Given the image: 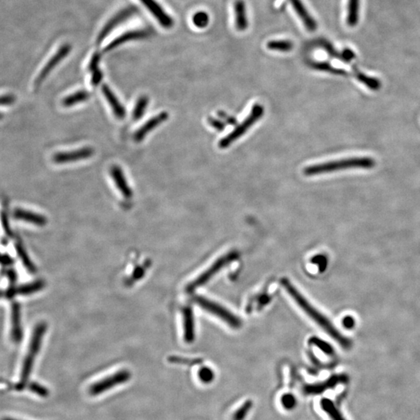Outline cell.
<instances>
[{"label":"cell","instance_id":"obj_17","mask_svg":"<svg viewBox=\"0 0 420 420\" xmlns=\"http://www.w3.org/2000/svg\"><path fill=\"white\" fill-rule=\"evenodd\" d=\"M13 217L16 220H23L38 226H45L48 223L47 218L44 216L23 208H15L13 211Z\"/></svg>","mask_w":420,"mask_h":420},{"label":"cell","instance_id":"obj_1","mask_svg":"<svg viewBox=\"0 0 420 420\" xmlns=\"http://www.w3.org/2000/svg\"><path fill=\"white\" fill-rule=\"evenodd\" d=\"M283 286L284 288L287 290L289 294L290 295L292 298L295 300L298 306L308 314V316L314 320L324 332H327L328 334L332 338V339L336 340L341 346L345 348H349L351 347V342L349 339L345 338L343 335L341 334L340 332L338 331V329L335 327L332 323L324 316L322 314L319 312L318 310L315 309L306 299L300 294V292L296 290L288 279H284L282 281Z\"/></svg>","mask_w":420,"mask_h":420},{"label":"cell","instance_id":"obj_29","mask_svg":"<svg viewBox=\"0 0 420 420\" xmlns=\"http://www.w3.org/2000/svg\"><path fill=\"white\" fill-rule=\"evenodd\" d=\"M149 98L147 96H141L138 98L135 104L133 111V119L135 121L139 120L145 113L148 105Z\"/></svg>","mask_w":420,"mask_h":420},{"label":"cell","instance_id":"obj_22","mask_svg":"<svg viewBox=\"0 0 420 420\" xmlns=\"http://www.w3.org/2000/svg\"><path fill=\"white\" fill-rule=\"evenodd\" d=\"M321 408L329 415L331 420H346L337 409L334 402L327 398L321 399Z\"/></svg>","mask_w":420,"mask_h":420},{"label":"cell","instance_id":"obj_24","mask_svg":"<svg viewBox=\"0 0 420 420\" xmlns=\"http://www.w3.org/2000/svg\"><path fill=\"white\" fill-rule=\"evenodd\" d=\"M43 287V283L41 281H36V282L31 283V284H26V285L21 286L19 288L15 289L11 288L8 291L9 294L10 296H13L15 294L19 295H28L31 293H35V292L39 291Z\"/></svg>","mask_w":420,"mask_h":420},{"label":"cell","instance_id":"obj_15","mask_svg":"<svg viewBox=\"0 0 420 420\" xmlns=\"http://www.w3.org/2000/svg\"><path fill=\"white\" fill-rule=\"evenodd\" d=\"M110 173H111V177H112L113 179H114V183H115L118 189L120 191L122 196H124L126 199H130V198H132V195H133L132 190L131 189V188L129 187V184H128L127 181H126V177H125L124 174L122 172L120 167L114 165V166L111 167V170H110Z\"/></svg>","mask_w":420,"mask_h":420},{"label":"cell","instance_id":"obj_2","mask_svg":"<svg viewBox=\"0 0 420 420\" xmlns=\"http://www.w3.org/2000/svg\"><path fill=\"white\" fill-rule=\"evenodd\" d=\"M376 166V161L370 157H351V158L341 159L332 160L326 163L311 165L304 170V174L306 176H314L326 173L344 170L361 168V169H371Z\"/></svg>","mask_w":420,"mask_h":420},{"label":"cell","instance_id":"obj_5","mask_svg":"<svg viewBox=\"0 0 420 420\" xmlns=\"http://www.w3.org/2000/svg\"><path fill=\"white\" fill-rule=\"evenodd\" d=\"M130 378L131 374L129 370H125V369L118 370L112 375L104 377L99 381L90 384V388H89V394L91 396L101 395L106 391L127 382Z\"/></svg>","mask_w":420,"mask_h":420},{"label":"cell","instance_id":"obj_12","mask_svg":"<svg viewBox=\"0 0 420 420\" xmlns=\"http://www.w3.org/2000/svg\"><path fill=\"white\" fill-rule=\"evenodd\" d=\"M168 118H169V114L167 111H163V112L152 118L151 119L147 121L142 127L139 128L135 132V133L134 134V140L135 142L142 141L149 132H151L153 129H156L161 123L168 120Z\"/></svg>","mask_w":420,"mask_h":420},{"label":"cell","instance_id":"obj_28","mask_svg":"<svg viewBox=\"0 0 420 420\" xmlns=\"http://www.w3.org/2000/svg\"><path fill=\"white\" fill-rule=\"evenodd\" d=\"M310 66L314 68V69L321 70L324 72L330 73V74H336V75H346L345 70L340 68H335L332 66L330 64L324 62H312L310 63Z\"/></svg>","mask_w":420,"mask_h":420},{"label":"cell","instance_id":"obj_13","mask_svg":"<svg viewBox=\"0 0 420 420\" xmlns=\"http://www.w3.org/2000/svg\"><path fill=\"white\" fill-rule=\"evenodd\" d=\"M148 31L145 30H137V31H128L125 34H122L120 36L118 37L115 39L113 40L110 44H108L106 47L104 48V52H110L112 51L115 48L119 47L121 44H124L129 41H133V40L143 39L149 36Z\"/></svg>","mask_w":420,"mask_h":420},{"label":"cell","instance_id":"obj_25","mask_svg":"<svg viewBox=\"0 0 420 420\" xmlns=\"http://www.w3.org/2000/svg\"><path fill=\"white\" fill-rule=\"evenodd\" d=\"M355 76L360 83H363V85H365V86H366L367 88L370 89V90L377 91V90L381 89V83L378 79L365 75L363 73L359 72L357 69H356Z\"/></svg>","mask_w":420,"mask_h":420},{"label":"cell","instance_id":"obj_23","mask_svg":"<svg viewBox=\"0 0 420 420\" xmlns=\"http://www.w3.org/2000/svg\"><path fill=\"white\" fill-rule=\"evenodd\" d=\"M360 0H348L347 11L346 23L348 26L355 27L359 20Z\"/></svg>","mask_w":420,"mask_h":420},{"label":"cell","instance_id":"obj_34","mask_svg":"<svg viewBox=\"0 0 420 420\" xmlns=\"http://www.w3.org/2000/svg\"><path fill=\"white\" fill-rule=\"evenodd\" d=\"M100 60H101V56L98 53L94 54L91 60H90V64L88 65V68L90 71L94 72L95 70L98 69V64H99Z\"/></svg>","mask_w":420,"mask_h":420},{"label":"cell","instance_id":"obj_4","mask_svg":"<svg viewBox=\"0 0 420 420\" xmlns=\"http://www.w3.org/2000/svg\"><path fill=\"white\" fill-rule=\"evenodd\" d=\"M264 114V108L259 104H254L251 108L249 115L244 119V122L238 125L233 132L222 138L219 143V147L220 149H226L230 147L234 142L241 138L243 135L246 133L247 131Z\"/></svg>","mask_w":420,"mask_h":420},{"label":"cell","instance_id":"obj_19","mask_svg":"<svg viewBox=\"0 0 420 420\" xmlns=\"http://www.w3.org/2000/svg\"><path fill=\"white\" fill-rule=\"evenodd\" d=\"M183 328L185 342L191 343L195 339L194 315L190 308H186L183 311Z\"/></svg>","mask_w":420,"mask_h":420},{"label":"cell","instance_id":"obj_21","mask_svg":"<svg viewBox=\"0 0 420 420\" xmlns=\"http://www.w3.org/2000/svg\"><path fill=\"white\" fill-rule=\"evenodd\" d=\"M11 337L14 342H19L21 339L22 330L20 325V307L17 304L12 306Z\"/></svg>","mask_w":420,"mask_h":420},{"label":"cell","instance_id":"obj_16","mask_svg":"<svg viewBox=\"0 0 420 420\" xmlns=\"http://www.w3.org/2000/svg\"><path fill=\"white\" fill-rule=\"evenodd\" d=\"M293 6L296 14L298 15L300 20L303 22L307 29L309 31H314L317 29V23L312 16L310 15L309 12L304 5L301 0H289Z\"/></svg>","mask_w":420,"mask_h":420},{"label":"cell","instance_id":"obj_38","mask_svg":"<svg viewBox=\"0 0 420 420\" xmlns=\"http://www.w3.org/2000/svg\"><path fill=\"white\" fill-rule=\"evenodd\" d=\"M5 420H17V419H15V418H6V419H5Z\"/></svg>","mask_w":420,"mask_h":420},{"label":"cell","instance_id":"obj_20","mask_svg":"<svg viewBox=\"0 0 420 420\" xmlns=\"http://www.w3.org/2000/svg\"><path fill=\"white\" fill-rule=\"evenodd\" d=\"M235 15V26L238 31H244L248 27L247 19L246 5L244 0H236L234 5Z\"/></svg>","mask_w":420,"mask_h":420},{"label":"cell","instance_id":"obj_11","mask_svg":"<svg viewBox=\"0 0 420 420\" xmlns=\"http://www.w3.org/2000/svg\"><path fill=\"white\" fill-rule=\"evenodd\" d=\"M142 4L146 6L147 9L150 10V13L154 16L155 18L160 23L163 28H172L174 25L173 19L169 15L167 14L161 6L156 2V0H140Z\"/></svg>","mask_w":420,"mask_h":420},{"label":"cell","instance_id":"obj_27","mask_svg":"<svg viewBox=\"0 0 420 420\" xmlns=\"http://www.w3.org/2000/svg\"><path fill=\"white\" fill-rule=\"evenodd\" d=\"M267 48L272 51L288 52L293 49V43L289 40H272L267 43Z\"/></svg>","mask_w":420,"mask_h":420},{"label":"cell","instance_id":"obj_7","mask_svg":"<svg viewBox=\"0 0 420 420\" xmlns=\"http://www.w3.org/2000/svg\"><path fill=\"white\" fill-rule=\"evenodd\" d=\"M237 258H238V254L236 252L229 253L223 257L220 258V259L216 261L214 264L210 266L206 271H205L202 275H199L193 282L191 283L188 287V290L189 292L194 291L196 289L202 287V285L208 283L217 272H220L223 267L227 266L230 262L235 260Z\"/></svg>","mask_w":420,"mask_h":420},{"label":"cell","instance_id":"obj_18","mask_svg":"<svg viewBox=\"0 0 420 420\" xmlns=\"http://www.w3.org/2000/svg\"><path fill=\"white\" fill-rule=\"evenodd\" d=\"M102 92L103 95L106 98L107 101H108L110 105H111L114 115L119 119H123L124 118H126V108L121 104L120 101L116 98L115 95L111 91V89L109 88V86H108V85H103Z\"/></svg>","mask_w":420,"mask_h":420},{"label":"cell","instance_id":"obj_36","mask_svg":"<svg viewBox=\"0 0 420 420\" xmlns=\"http://www.w3.org/2000/svg\"><path fill=\"white\" fill-rule=\"evenodd\" d=\"M208 122H209V124L211 125V126H214V128L218 129V130H223V129L225 128V126L223 123H222L220 121L214 119V118H212V119L210 118V119H208Z\"/></svg>","mask_w":420,"mask_h":420},{"label":"cell","instance_id":"obj_33","mask_svg":"<svg viewBox=\"0 0 420 420\" xmlns=\"http://www.w3.org/2000/svg\"><path fill=\"white\" fill-rule=\"evenodd\" d=\"M281 404L286 410H293L297 405V401L293 394L287 393L281 397Z\"/></svg>","mask_w":420,"mask_h":420},{"label":"cell","instance_id":"obj_35","mask_svg":"<svg viewBox=\"0 0 420 420\" xmlns=\"http://www.w3.org/2000/svg\"><path fill=\"white\" fill-rule=\"evenodd\" d=\"M93 75L91 77V84L93 86H98L101 83V80L103 78V74L101 70L97 69L94 71Z\"/></svg>","mask_w":420,"mask_h":420},{"label":"cell","instance_id":"obj_37","mask_svg":"<svg viewBox=\"0 0 420 420\" xmlns=\"http://www.w3.org/2000/svg\"><path fill=\"white\" fill-rule=\"evenodd\" d=\"M15 97L13 95H5L3 96L1 98V104L2 105H10V104L14 103Z\"/></svg>","mask_w":420,"mask_h":420},{"label":"cell","instance_id":"obj_32","mask_svg":"<svg viewBox=\"0 0 420 420\" xmlns=\"http://www.w3.org/2000/svg\"><path fill=\"white\" fill-rule=\"evenodd\" d=\"M192 21H193L195 26L197 27V28H204L208 25L209 17H208V15L205 12H197V13H195L194 16H192Z\"/></svg>","mask_w":420,"mask_h":420},{"label":"cell","instance_id":"obj_26","mask_svg":"<svg viewBox=\"0 0 420 420\" xmlns=\"http://www.w3.org/2000/svg\"><path fill=\"white\" fill-rule=\"evenodd\" d=\"M90 95L89 92L86 90H80V91L76 92L69 96L64 98L62 101V104L65 107H72L78 103L83 102L90 98Z\"/></svg>","mask_w":420,"mask_h":420},{"label":"cell","instance_id":"obj_30","mask_svg":"<svg viewBox=\"0 0 420 420\" xmlns=\"http://www.w3.org/2000/svg\"><path fill=\"white\" fill-rule=\"evenodd\" d=\"M253 407V402L251 400H247L243 403L242 406L236 410L234 413L233 420H244L247 415L249 414L250 411Z\"/></svg>","mask_w":420,"mask_h":420},{"label":"cell","instance_id":"obj_3","mask_svg":"<svg viewBox=\"0 0 420 420\" xmlns=\"http://www.w3.org/2000/svg\"><path fill=\"white\" fill-rule=\"evenodd\" d=\"M47 326L45 323L41 322L37 324L33 331L32 336L28 345V351L26 353L25 360L22 363L21 370H20V381L16 384V388L17 390H22L26 387L29 380L30 375L32 371L34 361L37 355L39 353L41 346L43 337L45 333Z\"/></svg>","mask_w":420,"mask_h":420},{"label":"cell","instance_id":"obj_31","mask_svg":"<svg viewBox=\"0 0 420 420\" xmlns=\"http://www.w3.org/2000/svg\"><path fill=\"white\" fill-rule=\"evenodd\" d=\"M199 380L204 384H210L214 381L215 378V374L212 369L208 366H203L198 372Z\"/></svg>","mask_w":420,"mask_h":420},{"label":"cell","instance_id":"obj_9","mask_svg":"<svg viewBox=\"0 0 420 420\" xmlns=\"http://www.w3.org/2000/svg\"><path fill=\"white\" fill-rule=\"evenodd\" d=\"M70 51H71V46H70L69 44H65V45L62 46V47L58 50V52H56L54 56H52V59L47 62V64L44 65V68H42L41 73H40L39 76H38L36 81H35V86H36V87L42 83L43 80L52 72V70L53 69L62 59L66 57L67 55L69 53Z\"/></svg>","mask_w":420,"mask_h":420},{"label":"cell","instance_id":"obj_6","mask_svg":"<svg viewBox=\"0 0 420 420\" xmlns=\"http://www.w3.org/2000/svg\"><path fill=\"white\" fill-rule=\"evenodd\" d=\"M194 300L202 309L211 313L215 316L218 317L220 319L225 321L230 327L238 329L241 325V320L238 317L235 316L233 313L230 312L229 310L226 309L224 307L221 306L219 304L208 300V299L202 297V296H196Z\"/></svg>","mask_w":420,"mask_h":420},{"label":"cell","instance_id":"obj_10","mask_svg":"<svg viewBox=\"0 0 420 420\" xmlns=\"http://www.w3.org/2000/svg\"><path fill=\"white\" fill-rule=\"evenodd\" d=\"M135 11H136V8L134 7H131L126 9V10H122L120 13L116 14L113 18H111V20L105 25V26L103 28V29L101 30V33H100L99 35H98V39H97V43L99 44L119 24L124 21V20H126L128 17H129L131 15L135 13Z\"/></svg>","mask_w":420,"mask_h":420},{"label":"cell","instance_id":"obj_8","mask_svg":"<svg viewBox=\"0 0 420 420\" xmlns=\"http://www.w3.org/2000/svg\"><path fill=\"white\" fill-rule=\"evenodd\" d=\"M95 150L92 147H83L77 150L70 152H59L55 153L52 160L56 164H67L78 160L88 159L93 156Z\"/></svg>","mask_w":420,"mask_h":420},{"label":"cell","instance_id":"obj_14","mask_svg":"<svg viewBox=\"0 0 420 420\" xmlns=\"http://www.w3.org/2000/svg\"><path fill=\"white\" fill-rule=\"evenodd\" d=\"M345 381H346V378L342 376V375L332 377L330 379L324 381V382L317 384H311V385H307L306 387H305L304 391H305V394H322L326 390L335 388L337 384L345 382Z\"/></svg>","mask_w":420,"mask_h":420}]
</instances>
